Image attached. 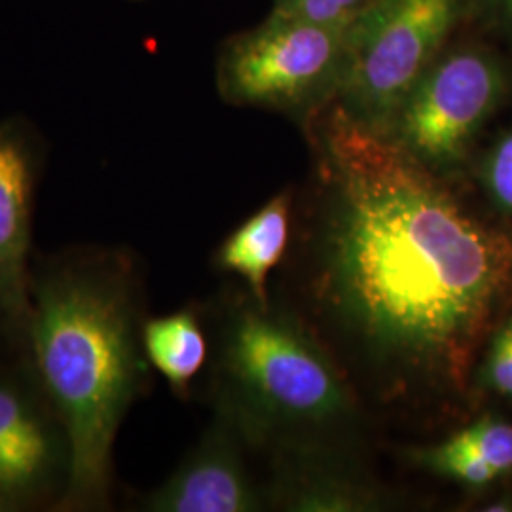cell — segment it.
<instances>
[{
    "label": "cell",
    "mask_w": 512,
    "mask_h": 512,
    "mask_svg": "<svg viewBox=\"0 0 512 512\" xmlns=\"http://www.w3.org/2000/svg\"><path fill=\"white\" fill-rule=\"evenodd\" d=\"M304 128L308 327L384 406L429 416L465 403L476 355L511 302V232L336 103Z\"/></svg>",
    "instance_id": "6da1fadb"
},
{
    "label": "cell",
    "mask_w": 512,
    "mask_h": 512,
    "mask_svg": "<svg viewBox=\"0 0 512 512\" xmlns=\"http://www.w3.org/2000/svg\"><path fill=\"white\" fill-rule=\"evenodd\" d=\"M145 306L128 249L73 245L33 262L25 348L73 452L59 512L112 507L114 444L154 370L143 346Z\"/></svg>",
    "instance_id": "7a4b0ae2"
},
{
    "label": "cell",
    "mask_w": 512,
    "mask_h": 512,
    "mask_svg": "<svg viewBox=\"0 0 512 512\" xmlns=\"http://www.w3.org/2000/svg\"><path fill=\"white\" fill-rule=\"evenodd\" d=\"M203 317L215 349L213 406L236 421L253 450L336 446L355 429L359 391L306 323L249 293L222 294Z\"/></svg>",
    "instance_id": "3957f363"
},
{
    "label": "cell",
    "mask_w": 512,
    "mask_h": 512,
    "mask_svg": "<svg viewBox=\"0 0 512 512\" xmlns=\"http://www.w3.org/2000/svg\"><path fill=\"white\" fill-rule=\"evenodd\" d=\"M351 25V23H349ZM349 25L272 14L228 38L217 57L224 103L272 110L308 124L340 93L349 54Z\"/></svg>",
    "instance_id": "277c9868"
},
{
    "label": "cell",
    "mask_w": 512,
    "mask_h": 512,
    "mask_svg": "<svg viewBox=\"0 0 512 512\" xmlns=\"http://www.w3.org/2000/svg\"><path fill=\"white\" fill-rule=\"evenodd\" d=\"M467 16V0H372L349 25L348 67L334 103L385 135Z\"/></svg>",
    "instance_id": "5b68a950"
},
{
    "label": "cell",
    "mask_w": 512,
    "mask_h": 512,
    "mask_svg": "<svg viewBox=\"0 0 512 512\" xmlns=\"http://www.w3.org/2000/svg\"><path fill=\"white\" fill-rule=\"evenodd\" d=\"M511 90V69L501 55L478 42L452 40L408 93L385 137L456 181Z\"/></svg>",
    "instance_id": "8992f818"
},
{
    "label": "cell",
    "mask_w": 512,
    "mask_h": 512,
    "mask_svg": "<svg viewBox=\"0 0 512 512\" xmlns=\"http://www.w3.org/2000/svg\"><path fill=\"white\" fill-rule=\"evenodd\" d=\"M73 452L27 349L0 359V486L19 512L61 511Z\"/></svg>",
    "instance_id": "52a82bcc"
},
{
    "label": "cell",
    "mask_w": 512,
    "mask_h": 512,
    "mask_svg": "<svg viewBox=\"0 0 512 512\" xmlns=\"http://www.w3.org/2000/svg\"><path fill=\"white\" fill-rule=\"evenodd\" d=\"M251 444L236 421L213 406V421L198 444L160 486L137 501L145 512H256L270 505L268 486L256 480Z\"/></svg>",
    "instance_id": "ba28073f"
},
{
    "label": "cell",
    "mask_w": 512,
    "mask_h": 512,
    "mask_svg": "<svg viewBox=\"0 0 512 512\" xmlns=\"http://www.w3.org/2000/svg\"><path fill=\"white\" fill-rule=\"evenodd\" d=\"M42 139L21 118L0 120V306L25 340L31 311L33 215Z\"/></svg>",
    "instance_id": "9c48e42d"
},
{
    "label": "cell",
    "mask_w": 512,
    "mask_h": 512,
    "mask_svg": "<svg viewBox=\"0 0 512 512\" xmlns=\"http://www.w3.org/2000/svg\"><path fill=\"white\" fill-rule=\"evenodd\" d=\"M270 505L293 512H372L391 503L384 488L342 458L330 444L274 450Z\"/></svg>",
    "instance_id": "30bf717a"
},
{
    "label": "cell",
    "mask_w": 512,
    "mask_h": 512,
    "mask_svg": "<svg viewBox=\"0 0 512 512\" xmlns=\"http://www.w3.org/2000/svg\"><path fill=\"white\" fill-rule=\"evenodd\" d=\"M293 220V190H283L220 243L213 256L222 274L236 275L258 304H270L268 277L287 251Z\"/></svg>",
    "instance_id": "8fae6325"
},
{
    "label": "cell",
    "mask_w": 512,
    "mask_h": 512,
    "mask_svg": "<svg viewBox=\"0 0 512 512\" xmlns=\"http://www.w3.org/2000/svg\"><path fill=\"white\" fill-rule=\"evenodd\" d=\"M205 327L200 306H184L145 321L143 346L148 363L181 399H188L192 382L207 361L209 334Z\"/></svg>",
    "instance_id": "7c38bea8"
},
{
    "label": "cell",
    "mask_w": 512,
    "mask_h": 512,
    "mask_svg": "<svg viewBox=\"0 0 512 512\" xmlns=\"http://www.w3.org/2000/svg\"><path fill=\"white\" fill-rule=\"evenodd\" d=\"M444 442L471 458L490 465L499 475L512 473V423L494 414L471 421Z\"/></svg>",
    "instance_id": "4fadbf2b"
},
{
    "label": "cell",
    "mask_w": 512,
    "mask_h": 512,
    "mask_svg": "<svg viewBox=\"0 0 512 512\" xmlns=\"http://www.w3.org/2000/svg\"><path fill=\"white\" fill-rule=\"evenodd\" d=\"M473 387L512 404V311L490 332L484 355L476 363Z\"/></svg>",
    "instance_id": "5bb4252c"
},
{
    "label": "cell",
    "mask_w": 512,
    "mask_h": 512,
    "mask_svg": "<svg viewBox=\"0 0 512 512\" xmlns=\"http://www.w3.org/2000/svg\"><path fill=\"white\" fill-rule=\"evenodd\" d=\"M476 179L495 211L512 217V122L482 154Z\"/></svg>",
    "instance_id": "9a60e30c"
},
{
    "label": "cell",
    "mask_w": 512,
    "mask_h": 512,
    "mask_svg": "<svg viewBox=\"0 0 512 512\" xmlns=\"http://www.w3.org/2000/svg\"><path fill=\"white\" fill-rule=\"evenodd\" d=\"M372 0H274V10L327 25H349Z\"/></svg>",
    "instance_id": "2e32d148"
},
{
    "label": "cell",
    "mask_w": 512,
    "mask_h": 512,
    "mask_svg": "<svg viewBox=\"0 0 512 512\" xmlns=\"http://www.w3.org/2000/svg\"><path fill=\"white\" fill-rule=\"evenodd\" d=\"M467 6L469 16H480L512 42V0H467Z\"/></svg>",
    "instance_id": "e0dca14e"
},
{
    "label": "cell",
    "mask_w": 512,
    "mask_h": 512,
    "mask_svg": "<svg viewBox=\"0 0 512 512\" xmlns=\"http://www.w3.org/2000/svg\"><path fill=\"white\" fill-rule=\"evenodd\" d=\"M19 349H27L25 340L19 336L18 330L14 329L12 321L0 306V359L16 353Z\"/></svg>",
    "instance_id": "ac0fdd59"
},
{
    "label": "cell",
    "mask_w": 512,
    "mask_h": 512,
    "mask_svg": "<svg viewBox=\"0 0 512 512\" xmlns=\"http://www.w3.org/2000/svg\"><path fill=\"white\" fill-rule=\"evenodd\" d=\"M0 512H19L16 501L10 495L4 492V488L0 486Z\"/></svg>",
    "instance_id": "d6986e66"
}]
</instances>
